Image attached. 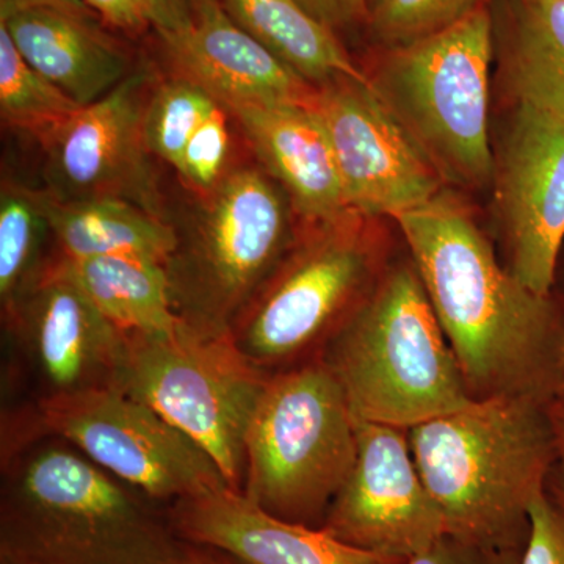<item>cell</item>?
<instances>
[{"label": "cell", "mask_w": 564, "mask_h": 564, "mask_svg": "<svg viewBox=\"0 0 564 564\" xmlns=\"http://www.w3.org/2000/svg\"><path fill=\"white\" fill-rule=\"evenodd\" d=\"M552 404L492 397L408 430L445 534L491 547H525L530 507L547 486L556 456Z\"/></svg>", "instance_id": "cell-3"}, {"label": "cell", "mask_w": 564, "mask_h": 564, "mask_svg": "<svg viewBox=\"0 0 564 564\" xmlns=\"http://www.w3.org/2000/svg\"><path fill=\"white\" fill-rule=\"evenodd\" d=\"M492 0H386L369 18L367 32L378 51L400 50L432 39L491 6Z\"/></svg>", "instance_id": "cell-27"}, {"label": "cell", "mask_w": 564, "mask_h": 564, "mask_svg": "<svg viewBox=\"0 0 564 564\" xmlns=\"http://www.w3.org/2000/svg\"><path fill=\"white\" fill-rule=\"evenodd\" d=\"M522 564H564V507L547 486L530 507V532Z\"/></svg>", "instance_id": "cell-29"}, {"label": "cell", "mask_w": 564, "mask_h": 564, "mask_svg": "<svg viewBox=\"0 0 564 564\" xmlns=\"http://www.w3.org/2000/svg\"><path fill=\"white\" fill-rule=\"evenodd\" d=\"M356 452L355 415L323 359L270 375L245 437L240 492L267 513L322 529Z\"/></svg>", "instance_id": "cell-7"}, {"label": "cell", "mask_w": 564, "mask_h": 564, "mask_svg": "<svg viewBox=\"0 0 564 564\" xmlns=\"http://www.w3.org/2000/svg\"><path fill=\"white\" fill-rule=\"evenodd\" d=\"M239 28L311 85L336 77L369 82L366 69L336 33L315 21L299 0H220Z\"/></svg>", "instance_id": "cell-22"}, {"label": "cell", "mask_w": 564, "mask_h": 564, "mask_svg": "<svg viewBox=\"0 0 564 564\" xmlns=\"http://www.w3.org/2000/svg\"><path fill=\"white\" fill-rule=\"evenodd\" d=\"M143 76L80 107L41 143L57 196L118 198L159 214L143 132Z\"/></svg>", "instance_id": "cell-15"}, {"label": "cell", "mask_w": 564, "mask_h": 564, "mask_svg": "<svg viewBox=\"0 0 564 564\" xmlns=\"http://www.w3.org/2000/svg\"><path fill=\"white\" fill-rule=\"evenodd\" d=\"M161 36L180 77L225 109L237 104H307L313 96L314 85L239 28L221 2L199 7L188 28Z\"/></svg>", "instance_id": "cell-17"}, {"label": "cell", "mask_w": 564, "mask_h": 564, "mask_svg": "<svg viewBox=\"0 0 564 564\" xmlns=\"http://www.w3.org/2000/svg\"><path fill=\"white\" fill-rule=\"evenodd\" d=\"M558 406L564 410V359L562 364V370H560L558 388H556L555 402Z\"/></svg>", "instance_id": "cell-38"}, {"label": "cell", "mask_w": 564, "mask_h": 564, "mask_svg": "<svg viewBox=\"0 0 564 564\" xmlns=\"http://www.w3.org/2000/svg\"><path fill=\"white\" fill-rule=\"evenodd\" d=\"M217 106L209 93L184 77L177 76L161 85L144 109L143 132L148 150L180 169L193 133Z\"/></svg>", "instance_id": "cell-26"}, {"label": "cell", "mask_w": 564, "mask_h": 564, "mask_svg": "<svg viewBox=\"0 0 564 564\" xmlns=\"http://www.w3.org/2000/svg\"><path fill=\"white\" fill-rule=\"evenodd\" d=\"M392 220L345 210L300 225L295 242L232 323L229 337L267 375L322 359L395 254Z\"/></svg>", "instance_id": "cell-5"}, {"label": "cell", "mask_w": 564, "mask_h": 564, "mask_svg": "<svg viewBox=\"0 0 564 564\" xmlns=\"http://www.w3.org/2000/svg\"><path fill=\"white\" fill-rule=\"evenodd\" d=\"M307 106L332 144L347 209L393 220L447 187L370 80L343 76L314 85Z\"/></svg>", "instance_id": "cell-12"}, {"label": "cell", "mask_w": 564, "mask_h": 564, "mask_svg": "<svg viewBox=\"0 0 564 564\" xmlns=\"http://www.w3.org/2000/svg\"><path fill=\"white\" fill-rule=\"evenodd\" d=\"M384 2L386 0H367V7H369V18L370 14H372L375 10L380 9Z\"/></svg>", "instance_id": "cell-39"}, {"label": "cell", "mask_w": 564, "mask_h": 564, "mask_svg": "<svg viewBox=\"0 0 564 564\" xmlns=\"http://www.w3.org/2000/svg\"><path fill=\"white\" fill-rule=\"evenodd\" d=\"M491 13L507 104L564 113V0H492Z\"/></svg>", "instance_id": "cell-20"}, {"label": "cell", "mask_w": 564, "mask_h": 564, "mask_svg": "<svg viewBox=\"0 0 564 564\" xmlns=\"http://www.w3.org/2000/svg\"><path fill=\"white\" fill-rule=\"evenodd\" d=\"M47 223L39 192L3 184L0 195V303L2 314L17 302L22 289L35 276L41 237Z\"/></svg>", "instance_id": "cell-25"}, {"label": "cell", "mask_w": 564, "mask_h": 564, "mask_svg": "<svg viewBox=\"0 0 564 564\" xmlns=\"http://www.w3.org/2000/svg\"><path fill=\"white\" fill-rule=\"evenodd\" d=\"M299 3L337 36L369 24L367 0H299Z\"/></svg>", "instance_id": "cell-31"}, {"label": "cell", "mask_w": 564, "mask_h": 564, "mask_svg": "<svg viewBox=\"0 0 564 564\" xmlns=\"http://www.w3.org/2000/svg\"><path fill=\"white\" fill-rule=\"evenodd\" d=\"M229 143L228 111L218 104L198 131L193 133L177 173L196 192L207 195L226 176Z\"/></svg>", "instance_id": "cell-28"}, {"label": "cell", "mask_w": 564, "mask_h": 564, "mask_svg": "<svg viewBox=\"0 0 564 564\" xmlns=\"http://www.w3.org/2000/svg\"><path fill=\"white\" fill-rule=\"evenodd\" d=\"M322 359L356 421L410 430L474 402L406 247Z\"/></svg>", "instance_id": "cell-4"}, {"label": "cell", "mask_w": 564, "mask_h": 564, "mask_svg": "<svg viewBox=\"0 0 564 564\" xmlns=\"http://www.w3.org/2000/svg\"><path fill=\"white\" fill-rule=\"evenodd\" d=\"M57 259L70 280L121 332H165L181 322L163 263L126 256Z\"/></svg>", "instance_id": "cell-23"}, {"label": "cell", "mask_w": 564, "mask_h": 564, "mask_svg": "<svg viewBox=\"0 0 564 564\" xmlns=\"http://www.w3.org/2000/svg\"><path fill=\"white\" fill-rule=\"evenodd\" d=\"M150 22L158 32L173 33L192 24L195 18L193 0H141Z\"/></svg>", "instance_id": "cell-33"}, {"label": "cell", "mask_w": 564, "mask_h": 564, "mask_svg": "<svg viewBox=\"0 0 564 564\" xmlns=\"http://www.w3.org/2000/svg\"><path fill=\"white\" fill-rule=\"evenodd\" d=\"M220 2V0H193V9H199V7L207 6V3Z\"/></svg>", "instance_id": "cell-40"}, {"label": "cell", "mask_w": 564, "mask_h": 564, "mask_svg": "<svg viewBox=\"0 0 564 564\" xmlns=\"http://www.w3.org/2000/svg\"><path fill=\"white\" fill-rule=\"evenodd\" d=\"M18 423L31 436L62 437L152 500L173 503L229 486L217 463L192 437L118 388L41 400Z\"/></svg>", "instance_id": "cell-10"}, {"label": "cell", "mask_w": 564, "mask_h": 564, "mask_svg": "<svg viewBox=\"0 0 564 564\" xmlns=\"http://www.w3.org/2000/svg\"><path fill=\"white\" fill-rule=\"evenodd\" d=\"M47 231L62 258L104 256L148 259L166 265L177 247V229L162 215L118 198H62L39 192Z\"/></svg>", "instance_id": "cell-21"}, {"label": "cell", "mask_w": 564, "mask_h": 564, "mask_svg": "<svg viewBox=\"0 0 564 564\" xmlns=\"http://www.w3.org/2000/svg\"><path fill=\"white\" fill-rule=\"evenodd\" d=\"M169 522L184 543L215 549L239 564L406 563L343 543L326 530L276 518L229 486L176 500Z\"/></svg>", "instance_id": "cell-16"}, {"label": "cell", "mask_w": 564, "mask_h": 564, "mask_svg": "<svg viewBox=\"0 0 564 564\" xmlns=\"http://www.w3.org/2000/svg\"><path fill=\"white\" fill-rule=\"evenodd\" d=\"M356 437L355 464L322 529L362 551L408 562L445 534L408 430L356 421Z\"/></svg>", "instance_id": "cell-14"}, {"label": "cell", "mask_w": 564, "mask_h": 564, "mask_svg": "<svg viewBox=\"0 0 564 564\" xmlns=\"http://www.w3.org/2000/svg\"><path fill=\"white\" fill-rule=\"evenodd\" d=\"M177 564H239L231 556L215 551V549L203 547V545L184 543L182 555Z\"/></svg>", "instance_id": "cell-36"}, {"label": "cell", "mask_w": 564, "mask_h": 564, "mask_svg": "<svg viewBox=\"0 0 564 564\" xmlns=\"http://www.w3.org/2000/svg\"><path fill=\"white\" fill-rule=\"evenodd\" d=\"M24 61L80 107L128 77L124 52L95 20L57 9H25L0 18Z\"/></svg>", "instance_id": "cell-19"}, {"label": "cell", "mask_w": 564, "mask_h": 564, "mask_svg": "<svg viewBox=\"0 0 564 564\" xmlns=\"http://www.w3.org/2000/svg\"><path fill=\"white\" fill-rule=\"evenodd\" d=\"M225 110L239 122L262 169L288 193L300 220H332L348 210L332 144L307 104H237Z\"/></svg>", "instance_id": "cell-18"}, {"label": "cell", "mask_w": 564, "mask_h": 564, "mask_svg": "<svg viewBox=\"0 0 564 564\" xmlns=\"http://www.w3.org/2000/svg\"><path fill=\"white\" fill-rule=\"evenodd\" d=\"M491 6L432 39L378 51L375 93L447 187L489 192L492 181Z\"/></svg>", "instance_id": "cell-6"}, {"label": "cell", "mask_w": 564, "mask_h": 564, "mask_svg": "<svg viewBox=\"0 0 564 564\" xmlns=\"http://www.w3.org/2000/svg\"><path fill=\"white\" fill-rule=\"evenodd\" d=\"M269 378L231 337L206 336L181 321L165 332L126 333L117 388L192 437L242 491L245 437Z\"/></svg>", "instance_id": "cell-9"}, {"label": "cell", "mask_w": 564, "mask_h": 564, "mask_svg": "<svg viewBox=\"0 0 564 564\" xmlns=\"http://www.w3.org/2000/svg\"><path fill=\"white\" fill-rule=\"evenodd\" d=\"M524 549L491 547L443 534L423 554L404 564H522Z\"/></svg>", "instance_id": "cell-30"}, {"label": "cell", "mask_w": 564, "mask_h": 564, "mask_svg": "<svg viewBox=\"0 0 564 564\" xmlns=\"http://www.w3.org/2000/svg\"><path fill=\"white\" fill-rule=\"evenodd\" d=\"M0 564H6V563H0Z\"/></svg>", "instance_id": "cell-41"}, {"label": "cell", "mask_w": 564, "mask_h": 564, "mask_svg": "<svg viewBox=\"0 0 564 564\" xmlns=\"http://www.w3.org/2000/svg\"><path fill=\"white\" fill-rule=\"evenodd\" d=\"M25 9H57L95 20L93 10L84 0H0V18Z\"/></svg>", "instance_id": "cell-34"}, {"label": "cell", "mask_w": 564, "mask_h": 564, "mask_svg": "<svg viewBox=\"0 0 564 564\" xmlns=\"http://www.w3.org/2000/svg\"><path fill=\"white\" fill-rule=\"evenodd\" d=\"M80 109L61 88L33 69L0 24V115L10 128L43 143Z\"/></svg>", "instance_id": "cell-24"}, {"label": "cell", "mask_w": 564, "mask_h": 564, "mask_svg": "<svg viewBox=\"0 0 564 564\" xmlns=\"http://www.w3.org/2000/svg\"><path fill=\"white\" fill-rule=\"evenodd\" d=\"M552 293L564 311V240L560 248L558 258H556L554 284H552Z\"/></svg>", "instance_id": "cell-37"}, {"label": "cell", "mask_w": 564, "mask_h": 564, "mask_svg": "<svg viewBox=\"0 0 564 564\" xmlns=\"http://www.w3.org/2000/svg\"><path fill=\"white\" fill-rule=\"evenodd\" d=\"M144 499L54 434L6 445L0 562L177 564L184 543Z\"/></svg>", "instance_id": "cell-2"}, {"label": "cell", "mask_w": 564, "mask_h": 564, "mask_svg": "<svg viewBox=\"0 0 564 564\" xmlns=\"http://www.w3.org/2000/svg\"><path fill=\"white\" fill-rule=\"evenodd\" d=\"M102 20L126 32H140L151 24L141 0H84Z\"/></svg>", "instance_id": "cell-32"}, {"label": "cell", "mask_w": 564, "mask_h": 564, "mask_svg": "<svg viewBox=\"0 0 564 564\" xmlns=\"http://www.w3.org/2000/svg\"><path fill=\"white\" fill-rule=\"evenodd\" d=\"M300 220L284 188L265 170L226 174L166 263L174 313L206 336L232 323L295 242Z\"/></svg>", "instance_id": "cell-8"}, {"label": "cell", "mask_w": 564, "mask_h": 564, "mask_svg": "<svg viewBox=\"0 0 564 564\" xmlns=\"http://www.w3.org/2000/svg\"><path fill=\"white\" fill-rule=\"evenodd\" d=\"M474 402L532 397L555 402L564 311L507 269L466 193L445 187L393 218Z\"/></svg>", "instance_id": "cell-1"}, {"label": "cell", "mask_w": 564, "mask_h": 564, "mask_svg": "<svg viewBox=\"0 0 564 564\" xmlns=\"http://www.w3.org/2000/svg\"><path fill=\"white\" fill-rule=\"evenodd\" d=\"M2 318L35 386V402L117 388L126 333L70 280L57 258L41 265Z\"/></svg>", "instance_id": "cell-13"}, {"label": "cell", "mask_w": 564, "mask_h": 564, "mask_svg": "<svg viewBox=\"0 0 564 564\" xmlns=\"http://www.w3.org/2000/svg\"><path fill=\"white\" fill-rule=\"evenodd\" d=\"M507 106L491 133V237L505 269L545 295L564 240V113Z\"/></svg>", "instance_id": "cell-11"}, {"label": "cell", "mask_w": 564, "mask_h": 564, "mask_svg": "<svg viewBox=\"0 0 564 564\" xmlns=\"http://www.w3.org/2000/svg\"><path fill=\"white\" fill-rule=\"evenodd\" d=\"M556 432V456L547 480V491L564 507V410L552 404Z\"/></svg>", "instance_id": "cell-35"}]
</instances>
